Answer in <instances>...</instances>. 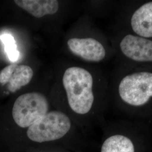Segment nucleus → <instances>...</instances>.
<instances>
[{"instance_id": "obj_1", "label": "nucleus", "mask_w": 152, "mask_h": 152, "mask_svg": "<svg viewBox=\"0 0 152 152\" xmlns=\"http://www.w3.org/2000/svg\"><path fill=\"white\" fill-rule=\"evenodd\" d=\"M49 145L87 152L92 148L88 138L76 130L71 118L56 110L49 111L24 131L9 152H28L34 148Z\"/></svg>"}, {"instance_id": "obj_2", "label": "nucleus", "mask_w": 152, "mask_h": 152, "mask_svg": "<svg viewBox=\"0 0 152 152\" xmlns=\"http://www.w3.org/2000/svg\"><path fill=\"white\" fill-rule=\"evenodd\" d=\"M115 99L120 113L128 120L152 122V68L122 65Z\"/></svg>"}, {"instance_id": "obj_3", "label": "nucleus", "mask_w": 152, "mask_h": 152, "mask_svg": "<svg viewBox=\"0 0 152 152\" xmlns=\"http://www.w3.org/2000/svg\"><path fill=\"white\" fill-rule=\"evenodd\" d=\"M145 124L123 120L105 127L96 152H150L152 138Z\"/></svg>"}, {"instance_id": "obj_4", "label": "nucleus", "mask_w": 152, "mask_h": 152, "mask_svg": "<svg viewBox=\"0 0 152 152\" xmlns=\"http://www.w3.org/2000/svg\"><path fill=\"white\" fill-rule=\"evenodd\" d=\"M67 105L76 116L88 118L93 115L96 107L94 91V81L92 74L86 69L72 66L65 70L63 77Z\"/></svg>"}, {"instance_id": "obj_5", "label": "nucleus", "mask_w": 152, "mask_h": 152, "mask_svg": "<svg viewBox=\"0 0 152 152\" xmlns=\"http://www.w3.org/2000/svg\"><path fill=\"white\" fill-rule=\"evenodd\" d=\"M117 45L121 65L152 68V39L123 30Z\"/></svg>"}, {"instance_id": "obj_6", "label": "nucleus", "mask_w": 152, "mask_h": 152, "mask_svg": "<svg viewBox=\"0 0 152 152\" xmlns=\"http://www.w3.org/2000/svg\"><path fill=\"white\" fill-rule=\"evenodd\" d=\"M126 20L124 31L152 39V1L136 6L127 14Z\"/></svg>"}, {"instance_id": "obj_7", "label": "nucleus", "mask_w": 152, "mask_h": 152, "mask_svg": "<svg viewBox=\"0 0 152 152\" xmlns=\"http://www.w3.org/2000/svg\"><path fill=\"white\" fill-rule=\"evenodd\" d=\"M67 45L73 54L88 62H100L107 54L103 44L92 37L71 38L68 40Z\"/></svg>"}, {"instance_id": "obj_8", "label": "nucleus", "mask_w": 152, "mask_h": 152, "mask_svg": "<svg viewBox=\"0 0 152 152\" xmlns=\"http://www.w3.org/2000/svg\"><path fill=\"white\" fill-rule=\"evenodd\" d=\"M14 2L36 18L53 15L59 9V2L56 0H16Z\"/></svg>"}, {"instance_id": "obj_9", "label": "nucleus", "mask_w": 152, "mask_h": 152, "mask_svg": "<svg viewBox=\"0 0 152 152\" xmlns=\"http://www.w3.org/2000/svg\"><path fill=\"white\" fill-rule=\"evenodd\" d=\"M33 76L32 68L28 65H18L13 63V67L7 83L10 92L14 93L31 81Z\"/></svg>"}, {"instance_id": "obj_10", "label": "nucleus", "mask_w": 152, "mask_h": 152, "mask_svg": "<svg viewBox=\"0 0 152 152\" xmlns=\"http://www.w3.org/2000/svg\"><path fill=\"white\" fill-rule=\"evenodd\" d=\"M1 39L5 45V50L9 58L12 61H15L19 56V53L17 50L16 42L12 36L5 33L1 36Z\"/></svg>"}, {"instance_id": "obj_11", "label": "nucleus", "mask_w": 152, "mask_h": 152, "mask_svg": "<svg viewBox=\"0 0 152 152\" xmlns=\"http://www.w3.org/2000/svg\"><path fill=\"white\" fill-rule=\"evenodd\" d=\"M28 152H87L82 151H77L66 147L56 145H44L34 148Z\"/></svg>"}]
</instances>
